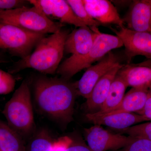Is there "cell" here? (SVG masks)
<instances>
[{"mask_svg":"<svg viewBox=\"0 0 151 151\" xmlns=\"http://www.w3.org/2000/svg\"><path fill=\"white\" fill-rule=\"evenodd\" d=\"M34 89L36 103L42 113L58 122L72 121L78 95L74 83L62 78L41 76L35 81Z\"/></svg>","mask_w":151,"mask_h":151,"instance_id":"cell-1","label":"cell"},{"mask_svg":"<svg viewBox=\"0 0 151 151\" xmlns=\"http://www.w3.org/2000/svg\"><path fill=\"white\" fill-rule=\"evenodd\" d=\"M69 34L66 30L61 28L45 37L38 42L33 52L15 63L9 69V73H17L29 68L43 74L56 73L63 57L65 42Z\"/></svg>","mask_w":151,"mask_h":151,"instance_id":"cell-2","label":"cell"},{"mask_svg":"<svg viewBox=\"0 0 151 151\" xmlns=\"http://www.w3.org/2000/svg\"><path fill=\"white\" fill-rule=\"evenodd\" d=\"M31 100L29 85L25 80L14 92L3 110L8 124L19 134H28L33 129L34 118Z\"/></svg>","mask_w":151,"mask_h":151,"instance_id":"cell-3","label":"cell"},{"mask_svg":"<svg viewBox=\"0 0 151 151\" xmlns=\"http://www.w3.org/2000/svg\"><path fill=\"white\" fill-rule=\"evenodd\" d=\"M0 24L15 26L45 35L55 33L62 28V24L53 22L34 6L0 11Z\"/></svg>","mask_w":151,"mask_h":151,"instance_id":"cell-4","label":"cell"},{"mask_svg":"<svg viewBox=\"0 0 151 151\" xmlns=\"http://www.w3.org/2000/svg\"><path fill=\"white\" fill-rule=\"evenodd\" d=\"M87 26L74 29L68 35L64 45V52L71 56L60 65L56 73L61 76L89 53L97 34Z\"/></svg>","mask_w":151,"mask_h":151,"instance_id":"cell-5","label":"cell"},{"mask_svg":"<svg viewBox=\"0 0 151 151\" xmlns=\"http://www.w3.org/2000/svg\"><path fill=\"white\" fill-rule=\"evenodd\" d=\"M45 35L15 26L0 24V39L11 54L21 59L29 56Z\"/></svg>","mask_w":151,"mask_h":151,"instance_id":"cell-6","label":"cell"},{"mask_svg":"<svg viewBox=\"0 0 151 151\" xmlns=\"http://www.w3.org/2000/svg\"><path fill=\"white\" fill-rule=\"evenodd\" d=\"M123 46V42L119 37L99 32L88 54L71 67L62 78L67 80L70 79L79 71L101 60L111 50Z\"/></svg>","mask_w":151,"mask_h":151,"instance_id":"cell-7","label":"cell"},{"mask_svg":"<svg viewBox=\"0 0 151 151\" xmlns=\"http://www.w3.org/2000/svg\"><path fill=\"white\" fill-rule=\"evenodd\" d=\"M120 64L118 57L110 52L97 64L88 68L81 78L74 83L78 95L87 99L97 82L113 68Z\"/></svg>","mask_w":151,"mask_h":151,"instance_id":"cell-8","label":"cell"},{"mask_svg":"<svg viewBox=\"0 0 151 151\" xmlns=\"http://www.w3.org/2000/svg\"><path fill=\"white\" fill-rule=\"evenodd\" d=\"M111 29L123 42L128 64L137 55L151 59V33L135 31L125 26L118 29Z\"/></svg>","mask_w":151,"mask_h":151,"instance_id":"cell-9","label":"cell"},{"mask_svg":"<svg viewBox=\"0 0 151 151\" xmlns=\"http://www.w3.org/2000/svg\"><path fill=\"white\" fill-rule=\"evenodd\" d=\"M84 137L92 151L117 150L125 147L132 137L121 134H113L99 125L84 129Z\"/></svg>","mask_w":151,"mask_h":151,"instance_id":"cell-10","label":"cell"},{"mask_svg":"<svg viewBox=\"0 0 151 151\" xmlns=\"http://www.w3.org/2000/svg\"><path fill=\"white\" fill-rule=\"evenodd\" d=\"M85 116L88 121L94 125L106 126L116 130L124 129L147 121L144 116L137 113L122 111H99L87 113Z\"/></svg>","mask_w":151,"mask_h":151,"instance_id":"cell-11","label":"cell"},{"mask_svg":"<svg viewBox=\"0 0 151 151\" xmlns=\"http://www.w3.org/2000/svg\"><path fill=\"white\" fill-rule=\"evenodd\" d=\"M29 1L31 4L41 11L49 19L53 18L59 20L60 23L73 25L76 27L86 26L76 16L66 1L30 0Z\"/></svg>","mask_w":151,"mask_h":151,"instance_id":"cell-12","label":"cell"},{"mask_svg":"<svg viewBox=\"0 0 151 151\" xmlns=\"http://www.w3.org/2000/svg\"><path fill=\"white\" fill-rule=\"evenodd\" d=\"M123 19L129 29L151 33V0L132 1Z\"/></svg>","mask_w":151,"mask_h":151,"instance_id":"cell-13","label":"cell"},{"mask_svg":"<svg viewBox=\"0 0 151 151\" xmlns=\"http://www.w3.org/2000/svg\"><path fill=\"white\" fill-rule=\"evenodd\" d=\"M87 12L92 18L101 24H113L119 27L124 26L116 7L107 0H83Z\"/></svg>","mask_w":151,"mask_h":151,"instance_id":"cell-14","label":"cell"},{"mask_svg":"<svg viewBox=\"0 0 151 151\" xmlns=\"http://www.w3.org/2000/svg\"><path fill=\"white\" fill-rule=\"evenodd\" d=\"M123 66L124 65L120 64L113 68L95 84L85 103V106L89 113H96L101 110L112 82Z\"/></svg>","mask_w":151,"mask_h":151,"instance_id":"cell-15","label":"cell"},{"mask_svg":"<svg viewBox=\"0 0 151 151\" xmlns=\"http://www.w3.org/2000/svg\"><path fill=\"white\" fill-rule=\"evenodd\" d=\"M118 74L132 88H151V66L128 64L124 65Z\"/></svg>","mask_w":151,"mask_h":151,"instance_id":"cell-16","label":"cell"},{"mask_svg":"<svg viewBox=\"0 0 151 151\" xmlns=\"http://www.w3.org/2000/svg\"><path fill=\"white\" fill-rule=\"evenodd\" d=\"M149 92V89L145 88H132L125 94L120 105L112 111L137 113L144 107Z\"/></svg>","mask_w":151,"mask_h":151,"instance_id":"cell-17","label":"cell"},{"mask_svg":"<svg viewBox=\"0 0 151 151\" xmlns=\"http://www.w3.org/2000/svg\"><path fill=\"white\" fill-rule=\"evenodd\" d=\"M128 86L126 81L117 74L111 84L108 96L100 111L110 112L116 109L124 99Z\"/></svg>","mask_w":151,"mask_h":151,"instance_id":"cell-18","label":"cell"},{"mask_svg":"<svg viewBox=\"0 0 151 151\" xmlns=\"http://www.w3.org/2000/svg\"><path fill=\"white\" fill-rule=\"evenodd\" d=\"M23 144L19 134L0 120V151H23Z\"/></svg>","mask_w":151,"mask_h":151,"instance_id":"cell-19","label":"cell"},{"mask_svg":"<svg viewBox=\"0 0 151 151\" xmlns=\"http://www.w3.org/2000/svg\"><path fill=\"white\" fill-rule=\"evenodd\" d=\"M73 13L85 25L95 32L99 31L98 27L101 24L92 18L87 12L83 0H66Z\"/></svg>","mask_w":151,"mask_h":151,"instance_id":"cell-20","label":"cell"},{"mask_svg":"<svg viewBox=\"0 0 151 151\" xmlns=\"http://www.w3.org/2000/svg\"><path fill=\"white\" fill-rule=\"evenodd\" d=\"M52 141L48 132L42 130L34 137L29 151H50Z\"/></svg>","mask_w":151,"mask_h":151,"instance_id":"cell-21","label":"cell"},{"mask_svg":"<svg viewBox=\"0 0 151 151\" xmlns=\"http://www.w3.org/2000/svg\"><path fill=\"white\" fill-rule=\"evenodd\" d=\"M119 134H125L151 141V122L137 124L122 130H118Z\"/></svg>","mask_w":151,"mask_h":151,"instance_id":"cell-22","label":"cell"},{"mask_svg":"<svg viewBox=\"0 0 151 151\" xmlns=\"http://www.w3.org/2000/svg\"><path fill=\"white\" fill-rule=\"evenodd\" d=\"M118 151H151V141L138 137H132L131 140Z\"/></svg>","mask_w":151,"mask_h":151,"instance_id":"cell-23","label":"cell"},{"mask_svg":"<svg viewBox=\"0 0 151 151\" xmlns=\"http://www.w3.org/2000/svg\"><path fill=\"white\" fill-rule=\"evenodd\" d=\"M16 80L9 72L0 69V94H9L14 90Z\"/></svg>","mask_w":151,"mask_h":151,"instance_id":"cell-24","label":"cell"},{"mask_svg":"<svg viewBox=\"0 0 151 151\" xmlns=\"http://www.w3.org/2000/svg\"><path fill=\"white\" fill-rule=\"evenodd\" d=\"M29 1L24 0H0V11L14 9L23 7L28 6Z\"/></svg>","mask_w":151,"mask_h":151,"instance_id":"cell-25","label":"cell"},{"mask_svg":"<svg viewBox=\"0 0 151 151\" xmlns=\"http://www.w3.org/2000/svg\"><path fill=\"white\" fill-rule=\"evenodd\" d=\"M73 142V140L69 137H61L52 142L50 151H66Z\"/></svg>","mask_w":151,"mask_h":151,"instance_id":"cell-26","label":"cell"},{"mask_svg":"<svg viewBox=\"0 0 151 151\" xmlns=\"http://www.w3.org/2000/svg\"><path fill=\"white\" fill-rule=\"evenodd\" d=\"M137 113L144 116L147 121H151V97L149 96L142 109Z\"/></svg>","mask_w":151,"mask_h":151,"instance_id":"cell-27","label":"cell"},{"mask_svg":"<svg viewBox=\"0 0 151 151\" xmlns=\"http://www.w3.org/2000/svg\"><path fill=\"white\" fill-rule=\"evenodd\" d=\"M66 151H92L89 147L83 145H72Z\"/></svg>","mask_w":151,"mask_h":151,"instance_id":"cell-28","label":"cell"},{"mask_svg":"<svg viewBox=\"0 0 151 151\" xmlns=\"http://www.w3.org/2000/svg\"><path fill=\"white\" fill-rule=\"evenodd\" d=\"M138 64L140 65L151 66V59H147L146 61L138 63Z\"/></svg>","mask_w":151,"mask_h":151,"instance_id":"cell-29","label":"cell"},{"mask_svg":"<svg viewBox=\"0 0 151 151\" xmlns=\"http://www.w3.org/2000/svg\"><path fill=\"white\" fill-rule=\"evenodd\" d=\"M0 48L6 49V45H5L4 44L3 42L1 40V39H0Z\"/></svg>","mask_w":151,"mask_h":151,"instance_id":"cell-30","label":"cell"},{"mask_svg":"<svg viewBox=\"0 0 151 151\" xmlns=\"http://www.w3.org/2000/svg\"><path fill=\"white\" fill-rule=\"evenodd\" d=\"M9 61L7 60H0V63H8Z\"/></svg>","mask_w":151,"mask_h":151,"instance_id":"cell-31","label":"cell"},{"mask_svg":"<svg viewBox=\"0 0 151 151\" xmlns=\"http://www.w3.org/2000/svg\"><path fill=\"white\" fill-rule=\"evenodd\" d=\"M149 96L150 97H151V88L150 89H149Z\"/></svg>","mask_w":151,"mask_h":151,"instance_id":"cell-32","label":"cell"},{"mask_svg":"<svg viewBox=\"0 0 151 151\" xmlns=\"http://www.w3.org/2000/svg\"><path fill=\"white\" fill-rule=\"evenodd\" d=\"M0 60H3V59H2H2H1V58H0Z\"/></svg>","mask_w":151,"mask_h":151,"instance_id":"cell-33","label":"cell"}]
</instances>
